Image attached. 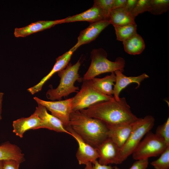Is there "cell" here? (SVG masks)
<instances>
[{"instance_id":"1","label":"cell","mask_w":169,"mask_h":169,"mask_svg":"<svg viewBox=\"0 0 169 169\" xmlns=\"http://www.w3.org/2000/svg\"><path fill=\"white\" fill-rule=\"evenodd\" d=\"M79 111L86 115L100 120L108 125L133 123L139 118L133 113L125 97L98 102Z\"/></svg>"},{"instance_id":"2","label":"cell","mask_w":169,"mask_h":169,"mask_svg":"<svg viewBox=\"0 0 169 169\" xmlns=\"http://www.w3.org/2000/svg\"><path fill=\"white\" fill-rule=\"evenodd\" d=\"M69 125L84 141L95 148L109 137L106 124L89 117L79 111H72Z\"/></svg>"},{"instance_id":"3","label":"cell","mask_w":169,"mask_h":169,"mask_svg":"<svg viewBox=\"0 0 169 169\" xmlns=\"http://www.w3.org/2000/svg\"><path fill=\"white\" fill-rule=\"evenodd\" d=\"M80 64L79 60L73 65L68 64L65 68L58 72L60 79L59 84L56 89L51 88L47 91L46 95L48 99L53 101L60 100L63 97L78 92L79 87L74 84L76 81L82 80L78 73Z\"/></svg>"},{"instance_id":"4","label":"cell","mask_w":169,"mask_h":169,"mask_svg":"<svg viewBox=\"0 0 169 169\" xmlns=\"http://www.w3.org/2000/svg\"><path fill=\"white\" fill-rule=\"evenodd\" d=\"M107 54L103 49H93L91 52V63L82 80H89L102 74L114 72L119 70L122 72L125 64V59L117 58L115 61L109 60Z\"/></svg>"},{"instance_id":"5","label":"cell","mask_w":169,"mask_h":169,"mask_svg":"<svg viewBox=\"0 0 169 169\" xmlns=\"http://www.w3.org/2000/svg\"><path fill=\"white\" fill-rule=\"evenodd\" d=\"M155 121L153 116L147 115L143 118H139L134 122L132 131L120 149L119 164L123 162L132 154L144 136L153 128Z\"/></svg>"},{"instance_id":"6","label":"cell","mask_w":169,"mask_h":169,"mask_svg":"<svg viewBox=\"0 0 169 169\" xmlns=\"http://www.w3.org/2000/svg\"><path fill=\"white\" fill-rule=\"evenodd\" d=\"M83 81L81 89L71 98L72 111H79L98 102L114 98L113 96L106 95L97 91L89 80Z\"/></svg>"},{"instance_id":"7","label":"cell","mask_w":169,"mask_h":169,"mask_svg":"<svg viewBox=\"0 0 169 169\" xmlns=\"http://www.w3.org/2000/svg\"><path fill=\"white\" fill-rule=\"evenodd\" d=\"M132 153L136 160L148 159L161 154L168 147L165 141L155 134L149 131Z\"/></svg>"},{"instance_id":"8","label":"cell","mask_w":169,"mask_h":169,"mask_svg":"<svg viewBox=\"0 0 169 169\" xmlns=\"http://www.w3.org/2000/svg\"><path fill=\"white\" fill-rule=\"evenodd\" d=\"M33 99L38 104L44 106L52 115L59 120L65 128L69 125L70 115L72 111L71 98L56 101H46L37 97Z\"/></svg>"},{"instance_id":"9","label":"cell","mask_w":169,"mask_h":169,"mask_svg":"<svg viewBox=\"0 0 169 169\" xmlns=\"http://www.w3.org/2000/svg\"><path fill=\"white\" fill-rule=\"evenodd\" d=\"M65 128L78 143L79 146L76 156L79 164L85 165L89 162L94 163L99 157L96 148L86 142L69 125Z\"/></svg>"},{"instance_id":"10","label":"cell","mask_w":169,"mask_h":169,"mask_svg":"<svg viewBox=\"0 0 169 169\" xmlns=\"http://www.w3.org/2000/svg\"><path fill=\"white\" fill-rule=\"evenodd\" d=\"M99 155L98 162L102 165L119 164L120 148L110 137L108 138L96 147Z\"/></svg>"},{"instance_id":"11","label":"cell","mask_w":169,"mask_h":169,"mask_svg":"<svg viewBox=\"0 0 169 169\" xmlns=\"http://www.w3.org/2000/svg\"><path fill=\"white\" fill-rule=\"evenodd\" d=\"M110 24L109 19L91 23L87 28L80 32L77 42L72 48L76 50L81 45L95 40L100 33Z\"/></svg>"},{"instance_id":"12","label":"cell","mask_w":169,"mask_h":169,"mask_svg":"<svg viewBox=\"0 0 169 169\" xmlns=\"http://www.w3.org/2000/svg\"><path fill=\"white\" fill-rule=\"evenodd\" d=\"M75 50L72 48L56 59V61L50 72L34 86L27 89V91L32 95L39 92L42 89L45 83L56 72L66 68L70 59L73 53Z\"/></svg>"},{"instance_id":"13","label":"cell","mask_w":169,"mask_h":169,"mask_svg":"<svg viewBox=\"0 0 169 169\" xmlns=\"http://www.w3.org/2000/svg\"><path fill=\"white\" fill-rule=\"evenodd\" d=\"M34 112L41 120V128H46L58 132H64L71 135V134L66 130L60 120L49 114L44 106L38 104Z\"/></svg>"},{"instance_id":"14","label":"cell","mask_w":169,"mask_h":169,"mask_svg":"<svg viewBox=\"0 0 169 169\" xmlns=\"http://www.w3.org/2000/svg\"><path fill=\"white\" fill-rule=\"evenodd\" d=\"M65 18L55 20H41L19 28H15L14 34L17 38L25 37L33 33L46 29L64 23Z\"/></svg>"},{"instance_id":"15","label":"cell","mask_w":169,"mask_h":169,"mask_svg":"<svg viewBox=\"0 0 169 169\" xmlns=\"http://www.w3.org/2000/svg\"><path fill=\"white\" fill-rule=\"evenodd\" d=\"M115 74V84L113 88L114 99L119 100L120 97L119 95L121 90L127 86L132 83H136L137 84L136 88H138L141 83L145 79L149 77L146 73H143L137 76H127L122 71L118 70L114 72Z\"/></svg>"},{"instance_id":"16","label":"cell","mask_w":169,"mask_h":169,"mask_svg":"<svg viewBox=\"0 0 169 169\" xmlns=\"http://www.w3.org/2000/svg\"><path fill=\"white\" fill-rule=\"evenodd\" d=\"M41 121L34 112L27 117H22L13 122V132L16 136L22 138L24 134L30 129L41 128Z\"/></svg>"},{"instance_id":"17","label":"cell","mask_w":169,"mask_h":169,"mask_svg":"<svg viewBox=\"0 0 169 169\" xmlns=\"http://www.w3.org/2000/svg\"><path fill=\"white\" fill-rule=\"evenodd\" d=\"M106 19H109L101 9L94 4L92 7L81 13L65 18L64 23L87 21L92 23Z\"/></svg>"},{"instance_id":"18","label":"cell","mask_w":169,"mask_h":169,"mask_svg":"<svg viewBox=\"0 0 169 169\" xmlns=\"http://www.w3.org/2000/svg\"><path fill=\"white\" fill-rule=\"evenodd\" d=\"M134 122L130 124L107 125L109 130V137L110 138L120 149L127 141L132 131Z\"/></svg>"},{"instance_id":"19","label":"cell","mask_w":169,"mask_h":169,"mask_svg":"<svg viewBox=\"0 0 169 169\" xmlns=\"http://www.w3.org/2000/svg\"><path fill=\"white\" fill-rule=\"evenodd\" d=\"M115 80V74L112 72L104 78L95 77L89 81L93 88L98 91L106 95L112 96L114 94L112 86Z\"/></svg>"},{"instance_id":"20","label":"cell","mask_w":169,"mask_h":169,"mask_svg":"<svg viewBox=\"0 0 169 169\" xmlns=\"http://www.w3.org/2000/svg\"><path fill=\"white\" fill-rule=\"evenodd\" d=\"M24 156L21 149L16 145L6 142L0 146V161L12 159L22 163L25 160Z\"/></svg>"},{"instance_id":"21","label":"cell","mask_w":169,"mask_h":169,"mask_svg":"<svg viewBox=\"0 0 169 169\" xmlns=\"http://www.w3.org/2000/svg\"><path fill=\"white\" fill-rule=\"evenodd\" d=\"M135 18L131 13L124 8L112 10L110 13L109 20L114 27L136 24Z\"/></svg>"},{"instance_id":"22","label":"cell","mask_w":169,"mask_h":169,"mask_svg":"<svg viewBox=\"0 0 169 169\" xmlns=\"http://www.w3.org/2000/svg\"><path fill=\"white\" fill-rule=\"evenodd\" d=\"M122 42L125 51L131 55L141 54L145 47L143 38L137 33Z\"/></svg>"},{"instance_id":"23","label":"cell","mask_w":169,"mask_h":169,"mask_svg":"<svg viewBox=\"0 0 169 169\" xmlns=\"http://www.w3.org/2000/svg\"><path fill=\"white\" fill-rule=\"evenodd\" d=\"M117 40L123 42L137 33L136 24L114 27Z\"/></svg>"},{"instance_id":"24","label":"cell","mask_w":169,"mask_h":169,"mask_svg":"<svg viewBox=\"0 0 169 169\" xmlns=\"http://www.w3.org/2000/svg\"><path fill=\"white\" fill-rule=\"evenodd\" d=\"M169 0H151L149 12L155 15H159L169 10Z\"/></svg>"},{"instance_id":"25","label":"cell","mask_w":169,"mask_h":169,"mask_svg":"<svg viewBox=\"0 0 169 169\" xmlns=\"http://www.w3.org/2000/svg\"><path fill=\"white\" fill-rule=\"evenodd\" d=\"M157 160L151 163L155 169H169V146Z\"/></svg>"},{"instance_id":"26","label":"cell","mask_w":169,"mask_h":169,"mask_svg":"<svg viewBox=\"0 0 169 169\" xmlns=\"http://www.w3.org/2000/svg\"><path fill=\"white\" fill-rule=\"evenodd\" d=\"M155 134L162 139L169 146V118L163 124L157 128Z\"/></svg>"},{"instance_id":"27","label":"cell","mask_w":169,"mask_h":169,"mask_svg":"<svg viewBox=\"0 0 169 169\" xmlns=\"http://www.w3.org/2000/svg\"><path fill=\"white\" fill-rule=\"evenodd\" d=\"M151 0H138L136 5L131 12V14L135 18L139 14L144 12L149 11Z\"/></svg>"},{"instance_id":"28","label":"cell","mask_w":169,"mask_h":169,"mask_svg":"<svg viewBox=\"0 0 169 169\" xmlns=\"http://www.w3.org/2000/svg\"><path fill=\"white\" fill-rule=\"evenodd\" d=\"M114 0H95L94 4L100 7L103 11L106 17L109 19V16L112 9Z\"/></svg>"},{"instance_id":"29","label":"cell","mask_w":169,"mask_h":169,"mask_svg":"<svg viewBox=\"0 0 169 169\" xmlns=\"http://www.w3.org/2000/svg\"><path fill=\"white\" fill-rule=\"evenodd\" d=\"M21 163L14 160H7L3 161V169H19Z\"/></svg>"},{"instance_id":"30","label":"cell","mask_w":169,"mask_h":169,"mask_svg":"<svg viewBox=\"0 0 169 169\" xmlns=\"http://www.w3.org/2000/svg\"><path fill=\"white\" fill-rule=\"evenodd\" d=\"M148 164V159L137 160L129 169H146Z\"/></svg>"},{"instance_id":"31","label":"cell","mask_w":169,"mask_h":169,"mask_svg":"<svg viewBox=\"0 0 169 169\" xmlns=\"http://www.w3.org/2000/svg\"><path fill=\"white\" fill-rule=\"evenodd\" d=\"M84 169H113L114 167L110 165H104L100 164L96 161L94 163L89 162L86 164Z\"/></svg>"},{"instance_id":"32","label":"cell","mask_w":169,"mask_h":169,"mask_svg":"<svg viewBox=\"0 0 169 169\" xmlns=\"http://www.w3.org/2000/svg\"><path fill=\"white\" fill-rule=\"evenodd\" d=\"M138 0H127L124 9L127 12L131 13L135 8Z\"/></svg>"},{"instance_id":"33","label":"cell","mask_w":169,"mask_h":169,"mask_svg":"<svg viewBox=\"0 0 169 169\" xmlns=\"http://www.w3.org/2000/svg\"><path fill=\"white\" fill-rule=\"evenodd\" d=\"M127 0H114L112 6V9L124 8Z\"/></svg>"},{"instance_id":"34","label":"cell","mask_w":169,"mask_h":169,"mask_svg":"<svg viewBox=\"0 0 169 169\" xmlns=\"http://www.w3.org/2000/svg\"><path fill=\"white\" fill-rule=\"evenodd\" d=\"M4 93L2 92H0V120L2 119V101L3 100V96Z\"/></svg>"},{"instance_id":"35","label":"cell","mask_w":169,"mask_h":169,"mask_svg":"<svg viewBox=\"0 0 169 169\" xmlns=\"http://www.w3.org/2000/svg\"><path fill=\"white\" fill-rule=\"evenodd\" d=\"M0 169H3V161H0Z\"/></svg>"},{"instance_id":"36","label":"cell","mask_w":169,"mask_h":169,"mask_svg":"<svg viewBox=\"0 0 169 169\" xmlns=\"http://www.w3.org/2000/svg\"><path fill=\"white\" fill-rule=\"evenodd\" d=\"M114 169H120L117 166H115L114 167Z\"/></svg>"}]
</instances>
